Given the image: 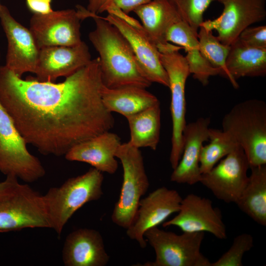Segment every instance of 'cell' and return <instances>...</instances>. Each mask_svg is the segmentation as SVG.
Wrapping results in <instances>:
<instances>
[{"label": "cell", "instance_id": "1", "mask_svg": "<svg viewBox=\"0 0 266 266\" xmlns=\"http://www.w3.org/2000/svg\"><path fill=\"white\" fill-rule=\"evenodd\" d=\"M99 58L63 82L24 79L0 66V102L27 144L41 154L65 156L74 145L114 125L101 98Z\"/></svg>", "mask_w": 266, "mask_h": 266}, {"label": "cell", "instance_id": "2", "mask_svg": "<svg viewBox=\"0 0 266 266\" xmlns=\"http://www.w3.org/2000/svg\"><path fill=\"white\" fill-rule=\"evenodd\" d=\"M95 28L89 39L99 55L103 85L109 88L134 86L143 88L152 84L144 76L128 40L113 25L98 14L89 12Z\"/></svg>", "mask_w": 266, "mask_h": 266}, {"label": "cell", "instance_id": "3", "mask_svg": "<svg viewBox=\"0 0 266 266\" xmlns=\"http://www.w3.org/2000/svg\"><path fill=\"white\" fill-rule=\"evenodd\" d=\"M223 131L242 148L249 166L266 165V104L257 99L234 105L223 117Z\"/></svg>", "mask_w": 266, "mask_h": 266}, {"label": "cell", "instance_id": "4", "mask_svg": "<svg viewBox=\"0 0 266 266\" xmlns=\"http://www.w3.org/2000/svg\"><path fill=\"white\" fill-rule=\"evenodd\" d=\"M103 179L102 172L93 167L81 175L68 178L60 187L50 188L43 195L51 229L59 237L77 210L101 197Z\"/></svg>", "mask_w": 266, "mask_h": 266}, {"label": "cell", "instance_id": "5", "mask_svg": "<svg viewBox=\"0 0 266 266\" xmlns=\"http://www.w3.org/2000/svg\"><path fill=\"white\" fill-rule=\"evenodd\" d=\"M182 49V47L169 42L158 47L171 93L172 136L169 161L173 169L178 165L183 150V133L186 125L185 86L191 74L185 56L179 52Z\"/></svg>", "mask_w": 266, "mask_h": 266}, {"label": "cell", "instance_id": "6", "mask_svg": "<svg viewBox=\"0 0 266 266\" xmlns=\"http://www.w3.org/2000/svg\"><path fill=\"white\" fill-rule=\"evenodd\" d=\"M115 156L122 164L123 179L111 220L118 226L127 229L133 221L141 197L147 192L150 184L139 148L129 141L121 143Z\"/></svg>", "mask_w": 266, "mask_h": 266}, {"label": "cell", "instance_id": "7", "mask_svg": "<svg viewBox=\"0 0 266 266\" xmlns=\"http://www.w3.org/2000/svg\"><path fill=\"white\" fill-rule=\"evenodd\" d=\"M144 237L154 249L156 257L144 266H210L200 251L204 232H183L177 234L158 227L146 231Z\"/></svg>", "mask_w": 266, "mask_h": 266}, {"label": "cell", "instance_id": "8", "mask_svg": "<svg viewBox=\"0 0 266 266\" xmlns=\"http://www.w3.org/2000/svg\"><path fill=\"white\" fill-rule=\"evenodd\" d=\"M27 143L0 102V171L27 183L43 177L45 170L28 150Z\"/></svg>", "mask_w": 266, "mask_h": 266}, {"label": "cell", "instance_id": "9", "mask_svg": "<svg viewBox=\"0 0 266 266\" xmlns=\"http://www.w3.org/2000/svg\"><path fill=\"white\" fill-rule=\"evenodd\" d=\"M27 228H50L43 195L28 184L19 183L0 200V233Z\"/></svg>", "mask_w": 266, "mask_h": 266}, {"label": "cell", "instance_id": "10", "mask_svg": "<svg viewBox=\"0 0 266 266\" xmlns=\"http://www.w3.org/2000/svg\"><path fill=\"white\" fill-rule=\"evenodd\" d=\"M86 18L84 8L52 11L33 14L30 30L39 49L53 46H74L80 43V21Z\"/></svg>", "mask_w": 266, "mask_h": 266}, {"label": "cell", "instance_id": "11", "mask_svg": "<svg viewBox=\"0 0 266 266\" xmlns=\"http://www.w3.org/2000/svg\"><path fill=\"white\" fill-rule=\"evenodd\" d=\"M249 168L244 151L238 146L210 170L202 174L200 182L218 199L235 203L248 182Z\"/></svg>", "mask_w": 266, "mask_h": 266}, {"label": "cell", "instance_id": "12", "mask_svg": "<svg viewBox=\"0 0 266 266\" xmlns=\"http://www.w3.org/2000/svg\"><path fill=\"white\" fill-rule=\"evenodd\" d=\"M216 0L223 6L222 14L213 20L203 21L200 26L215 30L217 38L225 45L233 43L246 28L266 18V0Z\"/></svg>", "mask_w": 266, "mask_h": 266}, {"label": "cell", "instance_id": "13", "mask_svg": "<svg viewBox=\"0 0 266 266\" xmlns=\"http://www.w3.org/2000/svg\"><path fill=\"white\" fill-rule=\"evenodd\" d=\"M182 199L177 191L166 187L157 188L141 199L134 218L126 229L128 237L136 241L141 248H145L147 245L145 232L158 227L171 214L177 213Z\"/></svg>", "mask_w": 266, "mask_h": 266}, {"label": "cell", "instance_id": "14", "mask_svg": "<svg viewBox=\"0 0 266 266\" xmlns=\"http://www.w3.org/2000/svg\"><path fill=\"white\" fill-rule=\"evenodd\" d=\"M0 20L7 40L5 66L19 77L26 72L34 73L40 49L31 31L16 21L3 5Z\"/></svg>", "mask_w": 266, "mask_h": 266}, {"label": "cell", "instance_id": "15", "mask_svg": "<svg viewBox=\"0 0 266 266\" xmlns=\"http://www.w3.org/2000/svg\"><path fill=\"white\" fill-rule=\"evenodd\" d=\"M104 19L115 26L129 43L147 80L168 87L167 73L161 62L157 45L136 20L130 23L118 16L108 13Z\"/></svg>", "mask_w": 266, "mask_h": 266}, {"label": "cell", "instance_id": "16", "mask_svg": "<svg viewBox=\"0 0 266 266\" xmlns=\"http://www.w3.org/2000/svg\"><path fill=\"white\" fill-rule=\"evenodd\" d=\"M173 218L165 221L164 227L174 226L183 232H208L216 238H227V231L220 210L212 201L194 194L182 198L179 211Z\"/></svg>", "mask_w": 266, "mask_h": 266}, {"label": "cell", "instance_id": "17", "mask_svg": "<svg viewBox=\"0 0 266 266\" xmlns=\"http://www.w3.org/2000/svg\"><path fill=\"white\" fill-rule=\"evenodd\" d=\"M91 55L85 42L74 46H53L40 48L34 77L40 81L55 82L87 65Z\"/></svg>", "mask_w": 266, "mask_h": 266}, {"label": "cell", "instance_id": "18", "mask_svg": "<svg viewBox=\"0 0 266 266\" xmlns=\"http://www.w3.org/2000/svg\"><path fill=\"white\" fill-rule=\"evenodd\" d=\"M208 117H200L186 124L183 133V150L181 157L170 176L172 182L194 185L200 182L201 173L200 158L203 143L209 140Z\"/></svg>", "mask_w": 266, "mask_h": 266}, {"label": "cell", "instance_id": "19", "mask_svg": "<svg viewBox=\"0 0 266 266\" xmlns=\"http://www.w3.org/2000/svg\"><path fill=\"white\" fill-rule=\"evenodd\" d=\"M109 259L103 238L98 231L80 228L66 236L62 250L65 266H105Z\"/></svg>", "mask_w": 266, "mask_h": 266}, {"label": "cell", "instance_id": "20", "mask_svg": "<svg viewBox=\"0 0 266 266\" xmlns=\"http://www.w3.org/2000/svg\"><path fill=\"white\" fill-rule=\"evenodd\" d=\"M121 143L119 136L109 131L74 145L65 157L68 161L86 163L102 173L112 174L118 167L115 154Z\"/></svg>", "mask_w": 266, "mask_h": 266}, {"label": "cell", "instance_id": "21", "mask_svg": "<svg viewBox=\"0 0 266 266\" xmlns=\"http://www.w3.org/2000/svg\"><path fill=\"white\" fill-rule=\"evenodd\" d=\"M198 33L182 20L173 24L167 30L165 40L181 46L185 50V56L190 74L203 86L209 83L212 76L220 74L219 70L213 67L200 52Z\"/></svg>", "mask_w": 266, "mask_h": 266}, {"label": "cell", "instance_id": "22", "mask_svg": "<svg viewBox=\"0 0 266 266\" xmlns=\"http://www.w3.org/2000/svg\"><path fill=\"white\" fill-rule=\"evenodd\" d=\"M133 12L139 17L143 29L157 47L166 44L168 29L182 20L168 0H152L136 8Z\"/></svg>", "mask_w": 266, "mask_h": 266}, {"label": "cell", "instance_id": "23", "mask_svg": "<svg viewBox=\"0 0 266 266\" xmlns=\"http://www.w3.org/2000/svg\"><path fill=\"white\" fill-rule=\"evenodd\" d=\"M101 98L109 111L126 118L160 103L158 98L146 88L134 86L113 89L103 85Z\"/></svg>", "mask_w": 266, "mask_h": 266}, {"label": "cell", "instance_id": "24", "mask_svg": "<svg viewBox=\"0 0 266 266\" xmlns=\"http://www.w3.org/2000/svg\"><path fill=\"white\" fill-rule=\"evenodd\" d=\"M226 66L235 80L243 77L265 76L266 48L249 46L237 38L230 45Z\"/></svg>", "mask_w": 266, "mask_h": 266}, {"label": "cell", "instance_id": "25", "mask_svg": "<svg viewBox=\"0 0 266 266\" xmlns=\"http://www.w3.org/2000/svg\"><path fill=\"white\" fill-rule=\"evenodd\" d=\"M248 182L235 202L258 224L266 226V165L250 167Z\"/></svg>", "mask_w": 266, "mask_h": 266}, {"label": "cell", "instance_id": "26", "mask_svg": "<svg viewBox=\"0 0 266 266\" xmlns=\"http://www.w3.org/2000/svg\"><path fill=\"white\" fill-rule=\"evenodd\" d=\"M126 119L130 131L129 142L139 149L148 147L156 150L160 135V103L128 116Z\"/></svg>", "mask_w": 266, "mask_h": 266}, {"label": "cell", "instance_id": "27", "mask_svg": "<svg viewBox=\"0 0 266 266\" xmlns=\"http://www.w3.org/2000/svg\"><path fill=\"white\" fill-rule=\"evenodd\" d=\"M199 29L197 37L200 53L213 67L219 70L220 75L228 79L234 88H238L237 81L232 77L226 66L230 46L222 43L213 34L212 31L207 30L201 26Z\"/></svg>", "mask_w": 266, "mask_h": 266}, {"label": "cell", "instance_id": "28", "mask_svg": "<svg viewBox=\"0 0 266 266\" xmlns=\"http://www.w3.org/2000/svg\"><path fill=\"white\" fill-rule=\"evenodd\" d=\"M209 143L203 145L201 150L200 166L201 174L210 170L238 146L228 134L218 129L209 128Z\"/></svg>", "mask_w": 266, "mask_h": 266}, {"label": "cell", "instance_id": "29", "mask_svg": "<svg viewBox=\"0 0 266 266\" xmlns=\"http://www.w3.org/2000/svg\"><path fill=\"white\" fill-rule=\"evenodd\" d=\"M181 18L197 33L203 22V15L216 0H168Z\"/></svg>", "mask_w": 266, "mask_h": 266}, {"label": "cell", "instance_id": "30", "mask_svg": "<svg viewBox=\"0 0 266 266\" xmlns=\"http://www.w3.org/2000/svg\"><path fill=\"white\" fill-rule=\"evenodd\" d=\"M253 237L247 233H241L233 239L229 249L210 266H242V258L253 247Z\"/></svg>", "mask_w": 266, "mask_h": 266}, {"label": "cell", "instance_id": "31", "mask_svg": "<svg viewBox=\"0 0 266 266\" xmlns=\"http://www.w3.org/2000/svg\"><path fill=\"white\" fill-rule=\"evenodd\" d=\"M238 38L249 46L266 48V26H249L240 33Z\"/></svg>", "mask_w": 266, "mask_h": 266}, {"label": "cell", "instance_id": "32", "mask_svg": "<svg viewBox=\"0 0 266 266\" xmlns=\"http://www.w3.org/2000/svg\"><path fill=\"white\" fill-rule=\"evenodd\" d=\"M152 0H106L99 13L106 11V9L112 5L128 14L136 8Z\"/></svg>", "mask_w": 266, "mask_h": 266}, {"label": "cell", "instance_id": "33", "mask_svg": "<svg viewBox=\"0 0 266 266\" xmlns=\"http://www.w3.org/2000/svg\"><path fill=\"white\" fill-rule=\"evenodd\" d=\"M52 0H26L27 7L33 14H46L53 11Z\"/></svg>", "mask_w": 266, "mask_h": 266}, {"label": "cell", "instance_id": "34", "mask_svg": "<svg viewBox=\"0 0 266 266\" xmlns=\"http://www.w3.org/2000/svg\"><path fill=\"white\" fill-rule=\"evenodd\" d=\"M19 183L17 178L6 176L4 180L0 182V200L11 193Z\"/></svg>", "mask_w": 266, "mask_h": 266}, {"label": "cell", "instance_id": "35", "mask_svg": "<svg viewBox=\"0 0 266 266\" xmlns=\"http://www.w3.org/2000/svg\"><path fill=\"white\" fill-rule=\"evenodd\" d=\"M106 0H89L87 9L91 13L98 14Z\"/></svg>", "mask_w": 266, "mask_h": 266}, {"label": "cell", "instance_id": "36", "mask_svg": "<svg viewBox=\"0 0 266 266\" xmlns=\"http://www.w3.org/2000/svg\"><path fill=\"white\" fill-rule=\"evenodd\" d=\"M1 5H2V4H1L0 3V11Z\"/></svg>", "mask_w": 266, "mask_h": 266}, {"label": "cell", "instance_id": "37", "mask_svg": "<svg viewBox=\"0 0 266 266\" xmlns=\"http://www.w3.org/2000/svg\"></svg>", "mask_w": 266, "mask_h": 266}]
</instances>
